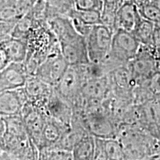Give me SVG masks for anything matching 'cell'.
Returning a JSON list of instances; mask_svg holds the SVG:
<instances>
[{
    "label": "cell",
    "mask_w": 160,
    "mask_h": 160,
    "mask_svg": "<svg viewBox=\"0 0 160 160\" xmlns=\"http://www.w3.org/2000/svg\"><path fill=\"white\" fill-rule=\"evenodd\" d=\"M26 42L28 53L24 63L30 77L49 55L61 52L59 42L47 21H40L32 28Z\"/></svg>",
    "instance_id": "cell-1"
},
{
    "label": "cell",
    "mask_w": 160,
    "mask_h": 160,
    "mask_svg": "<svg viewBox=\"0 0 160 160\" xmlns=\"http://www.w3.org/2000/svg\"><path fill=\"white\" fill-rule=\"evenodd\" d=\"M3 118L6 126L3 149L9 159H39V150L28 134L22 115Z\"/></svg>",
    "instance_id": "cell-2"
},
{
    "label": "cell",
    "mask_w": 160,
    "mask_h": 160,
    "mask_svg": "<svg viewBox=\"0 0 160 160\" xmlns=\"http://www.w3.org/2000/svg\"><path fill=\"white\" fill-rule=\"evenodd\" d=\"M86 80L87 78L83 65H69L62 77L53 88L73 108L79 102L82 90Z\"/></svg>",
    "instance_id": "cell-3"
},
{
    "label": "cell",
    "mask_w": 160,
    "mask_h": 160,
    "mask_svg": "<svg viewBox=\"0 0 160 160\" xmlns=\"http://www.w3.org/2000/svg\"><path fill=\"white\" fill-rule=\"evenodd\" d=\"M137 85L145 82L150 76L158 71L159 60L156 55L154 46L141 45L136 57L127 64Z\"/></svg>",
    "instance_id": "cell-4"
},
{
    "label": "cell",
    "mask_w": 160,
    "mask_h": 160,
    "mask_svg": "<svg viewBox=\"0 0 160 160\" xmlns=\"http://www.w3.org/2000/svg\"><path fill=\"white\" fill-rule=\"evenodd\" d=\"M113 33L103 25L92 27L87 36L88 53L91 62L99 63L111 50Z\"/></svg>",
    "instance_id": "cell-5"
},
{
    "label": "cell",
    "mask_w": 160,
    "mask_h": 160,
    "mask_svg": "<svg viewBox=\"0 0 160 160\" xmlns=\"http://www.w3.org/2000/svg\"><path fill=\"white\" fill-rule=\"evenodd\" d=\"M141 44L133 33L117 29L113 34L110 52L114 57L127 65L139 51Z\"/></svg>",
    "instance_id": "cell-6"
},
{
    "label": "cell",
    "mask_w": 160,
    "mask_h": 160,
    "mask_svg": "<svg viewBox=\"0 0 160 160\" xmlns=\"http://www.w3.org/2000/svg\"><path fill=\"white\" fill-rule=\"evenodd\" d=\"M68 66L69 65L65 61L61 52H58L49 55L40 64L34 76L48 85L55 87Z\"/></svg>",
    "instance_id": "cell-7"
},
{
    "label": "cell",
    "mask_w": 160,
    "mask_h": 160,
    "mask_svg": "<svg viewBox=\"0 0 160 160\" xmlns=\"http://www.w3.org/2000/svg\"><path fill=\"white\" fill-rule=\"evenodd\" d=\"M21 115L28 134L37 147L48 115L45 109L32 105L29 102L23 106Z\"/></svg>",
    "instance_id": "cell-8"
},
{
    "label": "cell",
    "mask_w": 160,
    "mask_h": 160,
    "mask_svg": "<svg viewBox=\"0 0 160 160\" xmlns=\"http://www.w3.org/2000/svg\"><path fill=\"white\" fill-rule=\"evenodd\" d=\"M30 77L23 62H11L0 72V93L22 88Z\"/></svg>",
    "instance_id": "cell-9"
},
{
    "label": "cell",
    "mask_w": 160,
    "mask_h": 160,
    "mask_svg": "<svg viewBox=\"0 0 160 160\" xmlns=\"http://www.w3.org/2000/svg\"><path fill=\"white\" fill-rule=\"evenodd\" d=\"M28 102L22 88L0 93V117H7L21 114L23 106Z\"/></svg>",
    "instance_id": "cell-10"
},
{
    "label": "cell",
    "mask_w": 160,
    "mask_h": 160,
    "mask_svg": "<svg viewBox=\"0 0 160 160\" xmlns=\"http://www.w3.org/2000/svg\"><path fill=\"white\" fill-rule=\"evenodd\" d=\"M24 88L30 103L45 109L50 96L53 92V87L48 85L35 76H31L28 79Z\"/></svg>",
    "instance_id": "cell-11"
},
{
    "label": "cell",
    "mask_w": 160,
    "mask_h": 160,
    "mask_svg": "<svg viewBox=\"0 0 160 160\" xmlns=\"http://www.w3.org/2000/svg\"><path fill=\"white\" fill-rule=\"evenodd\" d=\"M45 111L49 117L54 118L65 125H71L73 114V107L60 97L54 88L46 104Z\"/></svg>",
    "instance_id": "cell-12"
},
{
    "label": "cell",
    "mask_w": 160,
    "mask_h": 160,
    "mask_svg": "<svg viewBox=\"0 0 160 160\" xmlns=\"http://www.w3.org/2000/svg\"><path fill=\"white\" fill-rule=\"evenodd\" d=\"M70 126L71 125H65L48 116L40 138L39 143L37 146L38 150L39 151L46 148L54 147L57 145L65 132L69 129Z\"/></svg>",
    "instance_id": "cell-13"
},
{
    "label": "cell",
    "mask_w": 160,
    "mask_h": 160,
    "mask_svg": "<svg viewBox=\"0 0 160 160\" xmlns=\"http://www.w3.org/2000/svg\"><path fill=\"white\" fill-rule=\"evenodd\" d=\"M141 18L139 9L134 4L131 0H125L117 13V30L122 29L133 33Z\"/></svg>",
    "instance_id": "cell-14"
},
{
    "label": "cell",
    "mask_w": 160,
    "mask_h": 160,
    "mask_svg": "<svg viewBox=\"0 0 160 160\" xmlns=\"http://www.w3.org/2000/svg\"><path fill=\"white\" fill-rule=\"evenodd\" d=\"M111 85L121 92H132L137 86L134 79L127 65L115 69L108 75Z\"/></svg>",
    "instance_id": "cell-15"
},
{
    "label": "cell",
    "mask_w": 160,
    "mask_h": 160,
    "mask_svg": "<svg viewBox=\"0 0 160 160\" xmlns=\"http://www.w3.org/2000/svg\"><path fill=\"white\" fill-rule=\"evenodd\" d=\"M7 51L11 62H23L28 53L27 42L10 36L1 42Z\"/></svg>",
    "instance_id": "cell-16"
},
{
    "label": "cell",
    "mask_w": 160,
    "mask_h": 160,
    "mask_svg": "<svg viewBox=\"0 0 160 160\" xmlns=\"http://www.w3.org/2000/svg\"><path fill=\"white\" fill-rule=\"evenodd\" d=\"M95 137L88 133L76 144L72 149L73 160L93 159Z\"/></svg>",
    "instance_id": "cell-17"
},
{
    "label": "cell",
    "mask_w": 160,
    "mask_h": 160,
    "mask_svg": "<svg viewBox=\"0 0 160 160\" xmlns=\"http://www.w3.org/2000/svg\"><path fill=\"white\" fill-rule=\"evenodd\" d=\"M45 18L48 20L58 16L69 17L75 9L73 0H45Z\"/></svg>",
    "instance_id": "cell-18"
},
{
    "label": "cell",
    "mask_w": 160,
    "mask_h": 160,
    "mask_svg": "<svg viewBox=\"0 0 160 160\" xmlns=\"http://www.w3.org/2000/svg\"><path fill=\"white\" fill-rule=\"evenodd\" d=\"M156 25L151 21L141 18L133 33L141 45H153Z\"/></svg>",
    "instance_id": "cell-19"
},
{
    "label": "cell",
    "mask_w": 160,
    "mask_h": 160,
    "mask_svg": "<svg viewBox=\"0 0 160 160\" xmlns=\"http://www.w3.org/2000/svg\"><path fill=\"white\" fill-rule=\"evenodd\" d=\"M39 159L73 160V157L71 151L57 147H51L39 150Z\"/></svg>",
    "instance_id": "cell-20"
},
{
    "label": "cell",
    "mask_w": 160,
    "mask_h": 160,
    "mask_svg": "<svg viewBox=\"0 0 160 160\" xmlns=\"http://www.w3.org/2000/svg\"><path fill=\"white\" fill-rule=\"evenodd\" d=\"M105 149L107 159L122 160L126 159L122 145L118 138L105 139Z\"/></svg>",
    "instance_id": "cell-21"
},
{
    "label": "cell",
    "mask_w": 160,
    "mask_h": 160,
    "mask_svg": "<svg viewBox=\"0 0 160 160\" xmlns=\"http://www.w3.org/2000/svg\"><path fill=\"white\" fill-rule=\"evenodd\" d=\"M73 13L79 18L82 22L90 26L102 25L101 11L97 10L78 11L74 9Z\"/></svg>",
    "instance_id": "cell-22"
},
{
    "label": "cell",
    "mask_w": 160,
    "mask_h": 160,
    "mask_svg": "<svg viewBox=\"0 0 160 160\" xmlns=\"http://www.w3.org/2000/svg\"><path fill=\"white\" fill-rule=\"evenodd\" d=\"M140 85H143L154 99L159 98L160 97V70L155 71Z\"/></svg>",
    "instance_id": "cell-23"
},
{
    "label": "cell",
    "mask_w": 160,
    "mask_h": 160,
    "mask_svg": "<svg viewBox=\"0 0 160 160\" xmlns=\"http://www.w3.org/2000/svg\"><path fill=\"white\" fill-rule=\"evenodd\" d=\"M141 17L148 21L152 22L155 25L160 26V10L151 2L139 9Z\"/></svg>",
    "instance_id": "cell-24"
},
{
    "label": "cell",
    "mask_w": 160,
    "mask_h": 160,
    "mask_svg": "<svg viewBox=\"0 0 160 160\" xmlns=\"http://www.w3.org/2000/svg\"><path fill=\"white\" fill-rule=\"evenodd\" d=\"M73 5L78 11L97 10L101 11L102 8V0H73Z\"/></svg>",
    "instance_id": "cell-25"
},
{
    "label": "cell",
    "mask_w": 160,
    "mask_h": 160,
    "mask_svg": "<svg viewBox=\"0 0 160 160\" xmlns=\"http://www.w3.org/2000/svg\"><path fill=\"white\" fill-rule=\"evenodd\" d=\"M93 159H107V156H106L105 149V139L95 137V147Z\"/></svg>",
    "instance_id": "cell-26"
},
{
    "label": "cell",
    "mask_w": 160,
    "mask_h": 160,
    "mask_svg": "<svg viewBox=\"0 0 160 160\" xmlns=\"http://www.w3.org/2000/svg\"><path fill=\"white\" fill-rule=\"evenodd\" d=\"M17 22L0 20V42L11 36V31Z\"/></svg>",
    "instance_id": "cell-27"
},
{
    "label": "cell",
    "mask_w": 160,
    "mask_h": 160,
    "mask_svg": "<svg viewBox=\"0 0 160 160\" xmlns=\"http://www.w3.org/2000/svg\"><path fill=\"white\" fill-rule=\"evenodd\" d=\"M9 56L8 54L7 51L3 47L2 44L0 42V72L5 68L7 65L11 63Z\"/></svg>",
    "instance_id": "cell-28"
},
{
    "label": "cell",
    "mask_w": 160,
    "mask_h": 160,
    "mask_svg": "<svg viewBox=\"0 0 160 160\" xmlns=\"http://www.w3.org/2000/svg\"><path fill=\"white\" fill-rule=\"evenodd\" d=\"M153 46L155 48L157 57L159 60L160 56V26L156 25L154 37H153Z\"/></svg>",
    "instance_id": "cell-29"
},
{
    "label": "cell",
    "mask_w": 160,
    "mask_h": 160,
    "mask_svg": "<svg viewBox=\"0 0 160 160\" xmlns=\"http://www.w3.org/2000/svg\"><path fill=\"white\" fill-rule=\"evenodd\" d=\"M5 129H6V126H5V120H4L3 117H0V148L2 149H3L4 137H5ZM4 151H5V150H4Z\"/></svg>",
    "instance_id": "cell-30"
},
{
    "label": "cell",
    "mask_w": 160,
    "mask_h": 160,
    "mask_svg": "<svg viewBox=\"0 0 160 160\" xmlns=\"http://www.w3.org/2000/svg\"><path fill=\"white\" fill-rule=\"evenodd\" d=\"M131 1L134 4V5L138 9L141 8L142 7L150 3L151 0H131Z\"/></svg>",
    "instance_id": "cell-31"
},
{
    "label": "cell",
    "mask_w": 160,
    "mask_h": 160,
    "mask_svg": "<svg viewBox=\"0 0 160 160\" xmlns=\"http://www.w3.org/2000/svg\"><path fill=\"white\" fill-rule=\"evenodd\" d=\"M3 159H6L8 160L9 159V157L8 155V153L4 151L2 148H0V160H3Z\"/></svg>",
    "instance_id": "cell-32"
},
{
    "label": "cell",
    "mask_w": 160,
    "mask_h": 160,
    "mask_svg": "<svg viewBox=\"0 0 160 160\" xmlns=\"http://www.w3.org/2000/svg\"><path fill=\"white\" fill-rule=\"evenodd\" d=\"M150 2L153 4L155 7H157L158 9L160 10V0H151Z\"/></svg>",
    "instance_id": "cell-33"
},
{
    "label": "cell",
    "mask_w": 160,
    "mask_h": 160,
    "mask_svg": "<svg viewBox=\"0 0 160 160\" xmlns=\"http://www.w3.org/2000/svg\"><path fill=\"white\" fill-rule=\"evenodd\" d=\"M157 102H158V104H159V107H160V97L157 99Z\"/></svg>",
    "instance_id": "cell-34"
}]
</instances>
